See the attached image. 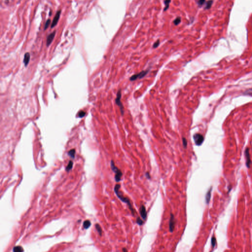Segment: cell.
<instances>
[{"label": "cell", "instance_id": "1", "mask_svg": "<svg viewBox=\"0 0 252 252\" xmlns=\"http://www.w3.org/2000/svg\"><path fill=\"white\" fill-rule=\"evenodd\" d=\"M121 187V185H119V184H116L114 187V192L116 194V195L117 196V197L121 200L123 202L127 204L129 206V208L130 209V210L131 211V212H132V214H133V215L134 216H135V210L134 209V208H133L132 207V205L131 204V201L130 200V199L128 198V197H125L123 194L119 191V189Z\"/></svg>", "mask_w": 252, "mask_h": 252}, {"label": "cell", "instance_id": "2", "mask_svg": "<svg viewBox=\"0 0 252 252\" xmlns=\"http://www.w3.org/2000/svg\"><path fill=\"white\" fill-rule=\"evenodd\" d=\"M110 165H111V169L112 170V171L113 172H114L115 173V181L117 182H119L121 180V177L123 175L122 171H121V170L118 169V167L115 165L113 161H112V160L111 161Z\"/></svg>", "mask_w": 252, "mask_h": 252}, {"label": "cell", "instance_id": "3", "mask_svg": "<svg viewBox=\"0 0 252 252\" xmlns=\"http://www.w3.org/2000/svg\"><path fill=\"white\" fill-rule=\"evenodd\" d=\"M121 97H122L121 90H120L117 92V96H116V99H115V102H116V104H117V105L120 107L121 113L122 115H123L124 114V107H123V105H122V104L121 103Z\"/></svg>", "mask_w": 252, "mask_h": 252}, {"label": "cell", "instance_id": "4", "mask_svg": "<svg viewBox=\"0 0 252 252\" xmlns=\"http://www.w3.org/2000/svg\"><path fill=\"white\" fill-rule=\"evenodd\" d=\"M193 138L194 141L195 145L197 146H200L203 144L204 141V136L200 134H195L194 135Z\"/></svg>", "mask_w": 252, "mask_h": 252}, {"label": "cell", "instance_id": "5", "mask_svg": "<svg viewBox=\"0 0 252 252\" xmlns=\"http://www.w3.org/2000/svg\"><path fill=\"white\" fill-rule=\"evenodd\" d=\"M148 70H143L137 74H136L133 75V76H132L130 78V79L131 81H135L137 79H141V78H144L145 75L148 73Z\"/></svg>", "mask_w": 252, "mask_h": 252}, {"label": "cell", "instance_id": "6", "mask_svg": "<svg viewBox=\"0 0 252 252\" xmlns=\"http://www.w3.org/2000/svg\"><path fill=\"white\" fill-rule=\"evenodd\" d=\"M175 219L174 215L172 213H170V218L169 220V231L170 233H173L175 225Z\"/></svg>", "mask_w": 252, "mask_h": 252}, {"label": "cell", "instance_id": "7", "mask_svg": "<svg viewBox=\"0 0 252 252\" xmlns=\"http://www.w3.org/2000/svg\"><path fill=\"white\" fill-rule=\"evenodd\" d=\"M245 156L246 158V165L248 168H250L252 164L251 160L250 159V155L249 153V149L247 148L245 151Z\"/></svg>", "mask_w": 252, "mask_h": 252}, {"label": "cell", "instance_id": "8", "mask_svg": "<svg viewBox=\"0 0 252 252\" xmlns=\"http://www.w3.org/2000/svg\"><path fill=\"white\" fill-rule=\"evenodd\" d=\"M139 212H140V216L142 217V218L144 220H145L147 217V214L146 208L144 205H142L140 206V207L139 208Z\"/></svg>", "mask_w": 252, "mask_h": 252}, {"label": "cell", "instance_id": "9", "mask_svg": "<svg viewBox=\"0 0 252 252\" xmlns=\"http://www.w3.org/2000/svg\"><path fill=\"white\" fill-rule=\"evenodd\" d=\"M60 15H61V10H59V11H58L56 13V15H55V16L54 17V19H53V20L52 22V24H51V28H53L54 27H55L56 25H57L58 21H59V19L60 18Z\"/></svg>", "mask_w": 252, "mask_h": 252}, {"label": "cell", "instance_id": "10", "mask_svg": "<svg viewBox=\"0 0 252 252\" xmlns=\"http://www.w3.org/2000/svg\"><path fill=\"white\" fill-rule=\"evenodd\" d=\"M55 34H56V32L54 31V32H53L52 33L50 34L47 37V41H46V45L47 46H49L50 45V44L51 43V42H52L54 37H55Z\"/></svg>", "mask_w": 252, "mask_h": 252}, {"label": "cell", "instance_id": "11", "mask_svg": "<svg viewBox=\"0 0 252 252\" xmlns=\"http://www.w3.org/2000/svg\"><path fill=\"white\" fill-rule=\"evenodd\" d=\"M30 60V53H25V55H24L23 62H24V64L25 66H26V67H27V65L29 64Z\"/></svg>", "mask_w": 252, "mask_h": 252}, {"label": "cell", "instance_id": "12", "mask_svg": "<svg viewBox=\"0 0 252 252\" xmlns=\"http://www.w3.org/2000/svg\"><path fill=\"white\" fill-rule=\"evenodd\" d=\"M211 191H212V188H211L207 192V194L205 195V201L206 204H209V201L211 199Z\"/></svg>", "mask_w": 252, "mask_h": 252}, {"label": "cell", "instance_id": "13", "mask_svg": "<svg viewBox=\"0 0 252 252\" xmlns=\"http://www.w3.org/2000/svg\"><path fill=\"white\" fill-rule=\"evenodd\" d=\"M171 2V0H165L164 1V4H165V8H164V11H165L168 10L169 7V4Z\"/></svg>", "mask_w": 252, "mask_h": 252}, {"label": "cell", "instance_id": "14", "mask_svg": "<svg viewBox=\"0 0 252 252\" xmlns=\"http://www.w3.org/2000/svg\"><path fill=\"white\" fill-rule=\"evenodd\" d=\"M91 226V222L88 221H85L83 223V228L85 229H88Z\"/></svg>", "mask_w": 252, "mask_h": 252}, {"label": "cell", "instance_id": "15", "mask_svg": "<svg viewBox=\"0 0 252 252\" xmlns=\"http://www.w3.org/2000/svg\"><path fill=\"white\" fill-rule=\"evenodd\" d=\"M13 251L15 252H23L24 250L21 246H16L13 249Z\"/></svg>", "mask_w": 252, "mask_h": 252}, {"label": "cell", "instance_id": "16", "mask_svg": "<svg viewBox=\"0 0 252 252\" xmlns=\"http://www.w3.org/2000/svg\"><path fill=\"white\" fill-rule=\"evenodd\" d=\"M72 166H73V163H72V161H69V163H68V166H67L66 167V171H68V172L69 171L72 169Z\"/></svg>", "mask_w": 252, "mask_h": 252}, {"label": "cell", "instance_id": "17", "mask_svg": "<svg viewBox=\"0 0 252 252\" xmlns=\"http://www.w3.org/2000/svg\"><path fill=\"white\" fill-rule=\"evenodd\" d=\"M75 150L73 149L70 150L69 152H68V155L71 157L72 158H74L75 156Z\"/></svg>", "mask_w": 252, "mask_h": 252}, {"label": "cell", "instance_id": "18", "mask_svg": "<svg viewBox=\"0 0 252 252\" xmlns=\"http://www.w3.org/2000/svg\"><path fill=\"white\" fill-rule=\"evenodd\" d=\"M95 226H96V229L97 230L98 233L100 235H102V230L101 229V227H100V226L98 224H96Z\"/></svg>", "mask_w": 252, "mask_h": 252}, {"label": "cell", "instance_id": "19", "mask_svg": "<svg viewBox=\"0 0 252 252\" xmlns=\"http://www.w3.org/2000/svg\"><path fill=\"white\" fill-rule=\"evenodd\" d=\"M181 22V17H178L176 18L173 21V23L175 25H179Z\"/></svg>", "mask_w": 252, "mask_h": 252}, {"label": "cell", "instance_id": "20", "mask_svg": "<svg viewBox=\"0 0 252 252\" xmlns=\"http://www.w3.org/2000/svg\"><path fill=\"white\" fill-rule=\"evenodd\" d=\"M213 4V1L212 0H210V1H208L206 3V7H205V9H209L211 6H212V5Z\"/></svg>", "mask_w": 252, "mask_h": 252}, {"label": "cell", "instance_id": "21", "mask_svg": "<svg viewBox=\"0 0 252 252\" xmlns=\"http://www.w3.org/2000/svg\"><path fill=\"white\" fill-rule=\"evenodd\" d=\"M136 223H137L138 224H139V225H142V224H143V223H144V222L141 220V219L140 218V217H137L136 220Z\"/></svg>", "mask_w": 252, "mask_h": 252}, {"label": "cell", "instance_id": "22", "mask_svg": "<svg viewBox=\"0 0 252 252\" xmlns=\"http://www.w3.org/2000/svg\"><path fill=\"white\" fill-rule=\"evenodd\" d=\"M182 141H183V145L185 148H187V140L185 137L182 138Z\"/></svg>", "mask_w": 252, "mask_h": 252}, {"label": "cell", "instance_id": "23", "mask_svg": "<svg viewBox=\"0 0 252 252\" xmlns=\"http://www.w3.org/2000/svg\"><path fill=\"white\" fill-rule=\"evenodd\" d=\"M216 243V238L214 237H213L211 238V244H212V247L213 248L215 246Z\"/></svg>", "mask_w": 252, "mask_h": 252}, {"label": "cell", "instance_id": "24", "mask_svg": "<svg viewBox=\"0 0 252 252\" xmlns=\"http://www.w3.org/2000/svg\"><path fill=\"white\" fill-rule=\"evenodd\" d=\"M85 115H86V113H85L84 111H81L79 112V113H78V117H80V118H82V117H84Z\"/></svg>", "mask_w": 252, "mask_h": 252}, {"label": "cell", "instance_id": "25", "mask_svg": "<svg viewBox=\"0 0 252 252\" xmlns=\"http://www.w3.org/2000/svg\"><path fill=\"white\" fill-rule=\"evenodd\" d=\"M50 22H51V21H50V19L47 20V21H46V23L45 24V26H44V29L45 30H46L48 28V26L49 25Z\"/></svg>", "mask_w": 252, "mask_h": 252}, {"label": "cell", "instance_id": "26", "mask_svg": "<svg viewBox=\"0 0 252 252\" xmlns=\"http://www.w3.org/2000/svg\"><path fill=\"white\" fill-rule=\"evenodd\" d=\"M159 44H160V40H158L157 41H156V42L154 43L153 47V48H157V47H158L159 46Z\"/></svg>", "mask_w": 252, "mask_h": 252}, {"label": "cell", "instance_id": "27", "mask_svg": "<svg viewBox=\"0 0 252 252\" xmlns=\"http://www.w3.org/2000/svg\"><path fill=\"white\" fill-rule=\"evenodd\" d=\"M205 2V0H199L198 2V4L199 6H201L204 4Z\"/></svg>", "mask_w": 252, "mask_h": 252}, {"label": "cell", "instance_id": "28", "mask_svg": "<svg viewBox=\"0 0 252 252\" xmlns=\"http://www.w3.org/2000/svg\"><path fill=\"white\" fill-rule=\"evenodd\" d=\"M145 176L146 177L148 178V179H150V174L149 173V172H146V174H145Z\"/></svg>", "mask_w": 252, "mask_h": 252}, {"label": "cell", "instance_id": "29", "mask_svg": "<svg viewBox=\"0 0 252 252\" xmlns=\"http://www.w3.org/2000/svg\"><path fill=\"white\" fill-rule=\"evenodd\" d=\"M122 251L123 252H127L128 251V250L126 249V248H123L122 249Z\"/></svg>", "mask_w": 252, "mask_h": 252}]
</instances>
